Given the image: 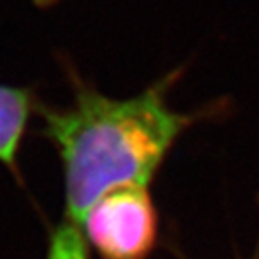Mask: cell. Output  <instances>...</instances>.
<instances>
[{
	"mask_svg": "<svg viewBox=\"0 0 259 259\" xmlns=\"http://www.w3.org/2000/svg\"><path fill=\"white\" fill-rule=\"evenodd\" d=\"M40 108L34 90L0 85V164L18 175V155L29 121Z\"/></svg>",
	"mask_w": 259,
	"mask_h": 259,
	"instance_id": "3",
	"label": "cell"
},
{
	"mask_svg": "<svg viewBox=\"0 0 259 259\" xmlns=\"http://www.w3.org/2000/svg\"><path fill=\"white\" fill-rule=\"evenodd\" d=\"M60 0H32V4L34 6H38V8H51V6H54V4H58Z\"/></svg>",
	"mask_w": 259,
	"mask_h": 259,
	"instance_id": "5",
	"label": "cell"
},
{
	"mask_svg": "<svg viewBox=\"0 0 259 259\" xmlns=\"http://www.w3.org/2000/svg\"><path fill=\"white\" fill-rule=\"evenodd\" d=\"M72 99L41 106V135L56 148L63 167L65 218L81 225L90 207L110 191L151 182L177 139L191 124L167 105L173 76L139 96L115 99L85 83L67 63Z\"/></svg>",
	"mask_w": 259,
	"mask_h": 259,
	"instance_id": "1",
	"label": "cell"
},
{
	"mask_svg": "<svg viewBox=\"0 0 259 259\" xmlns=\"http://www.w3.org/2000/svg\"><path fill=\"white\" fill-rule=\"evenodd\" d=\"M81 225L87 245L101 259H148L158 238L157 209L144 186L110 191Z\"/></svg>",
	"mask_w": 259,
	"mask_h": 259,
	"instance_id": "2",
	"label": "cell"
},
{
	"mask_svg": "<svg viewBox=\"0 0 259 259\" xmlns=\"http://www.w3.org/2000/svg\"><path fill=\"white\" fill-rule=\"evenodd\" d=\"M45 259H90L89 245L79 225L63 220L49 236Z\"/></svg>",
	"mask_w": 259,
	"mask_h": 259,
	"instance_id": "4",
	"label": "cell"
}]
</instances>
